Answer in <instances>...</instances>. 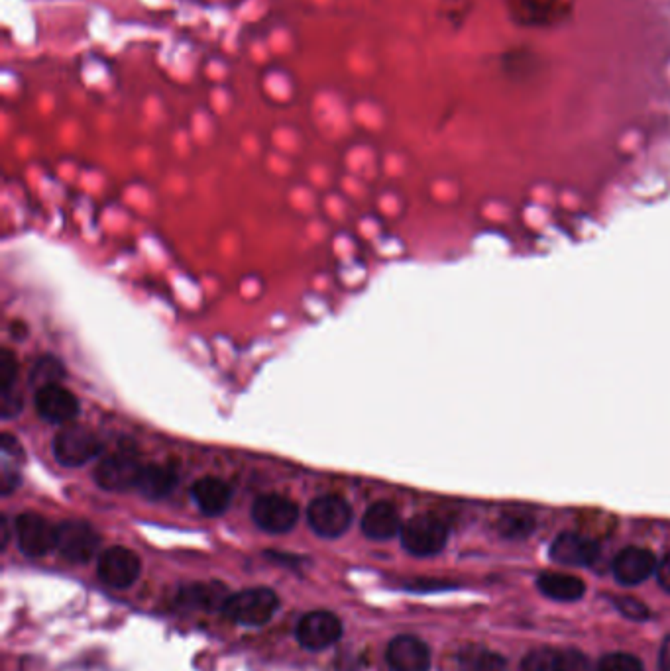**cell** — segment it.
<instances>
[{
  "mask_svg": "<svg viewBox=\"0 0 670 671\" xmlns=\"http://www.w3.org/2000/svg\"><path fill=\"white\" fill-rule=\"evenodd\" d=\"M2 548H6V544H8V538H10V524H8V518L2 517Z\"/></svg>",
  "mask_w": 670,
  "mask_h": 671,
  "instance_id": "d6a6232c",
  "label": "cell"
},
{
  "mask_svg": "<svg viewBox=\"0 0 670 671\" xmlns=\"http://www.w3.org/2000/svg\"><path fill=\"white\" fill-rule=\"evenodd\" d=\"M659 670L670 671V636L663 642V648L659 654Z\"/></svg>",
  "mask_w": 670,
  "mask_h": 671,
  "instance_id": "1f68e13d",
  "label": "cell"
},
{
  "mask_svg": "<svg viewBox=\"0 0 670 671\" xmlns=\"http://www.w3.org/2000/svg\"><path fill=\"white\" fill-rule=\"evenodd\" d=\"M354 511L340 495H321L307 507V522L321 538H340L352 524Z\"/></svg>",
  "mask_w": 670,
  "mask_h": 671,
  "instance_id": "8992f818",
  "label": "cell"
},
{
  "mask_svg": "<svg viewBox=\"0 0 670 671\" xmlns=\"http://www.w3.org/2000/svg\"><path fill=\"white\" fill-rule=\"evenodd\" d=\"M600 556V546L588 536L576 532H564L551 546V558L562 566L586 568L592 566Z\"/></svg>",
  "mask_w": 670,
  "mask_h": 671,
  "instance_id": "4fadbf2b",
  "label": "cell"
},
{
  "mask_svg": "<svg viewBox=\"0 0 670 671\" xmlns=\"http://www.w3.org/2000/svg\"><path fill=\"white\" fill-rule=\"evenodd\" d=\"M22 409H24V399L16 389H12L8 393H0V414H2L4 420L16 418L18 414L22 413Z\"/></svg>",
  "mask_w": 670,
  "mask_h": 671,
  "instance_id": "484cf974",
  "label": "cell"
},
{
  "mask_svg": "<svg viewBox=\"0 0 670 671\" xmlns=\"http://www.w3.org/2000/svg\"><path fill=\"white\" fill-rule=\"evenodd\" d=\"M34 407L42 420L59 426L73 422L81 411L77 397L61 383L38 389L34 395Z\"/></svg>",
  "mask_w": 670,
  "mask_h": 671,
  "instance_id": "8fae6325",
  "label": "cell"
},
{
  "mask_svg": "<svg viewBox=\"0 0 670 671\" xmlns=\"http://www.w3.org/2000/svg\"><path fill=\"white\" fill-rule=\"evenodd\" d=\"M22 483V477H20V471L16 467H10V465H2V473H0V489H2V495H10L14 493Z\"/></svg>",
  "mask_w": 670,
  "mask_h": 671,
  "instance_id": "f1b7e54d",
  "label": "cell"
},
{
  "mask_svg": "<svg viewBox=\"0 0 670 671\" xmlns=\"http://www.w3.org/2000/svg\"><path fill=\"white\" fill-rule=\"evenodd\" d=\"M342 636V622L331 611H313L297 622L295 638L311 652L325 650L336 644Z\"/></svg>",
  "mask_w": 670,
  "mask_h": 671,
  "instance_id": "30bf717a",
  "label": "cell"
},
{
  "mask_svg": "<svg viewBox=\"0 0 670 671\" xmlns=\"http://www.w3.org/2000/svg\"><path fill=\"white\" fill-rule=\"evenodd\" d=\"M18 379V360L10 350L0 352V393L16 389Z\"/></svg>",
  "mask_w": 670,
  "mask_h": 671,
  "instance_id": "603a6c76",
  "label": "cell"
},
{
  "mask_svg": "<svg viewBox=\"0 0 670 671\" xmlns=\"http://www.w3.org/2000/svg\"><path fill=\"white\" fill-rule=\"evenodd\" d=\"M615 607L619 609V613H623V615L629 617V619H649V609H647L641 601H637V599H629V597L615 599Z\"/></svg>",
  "mask_w": 670,
  "mask_h": 671,
  "instance_id": "4316f807",
  "label": "cell"
},
{
  "mask_svg": "<svg viewBox=\"0 0 670 671\" xmlns=\"http://www.w3.org/2000/svg\"><path fill=\"white\" fill-rule=\"evenodd\" d=\"M223 585L211 583V585H191L181 591V601L187 607H199V609H213L221 607L223 609L226 603V595H223Z\"/></svg>",
  "mask_w": 670,
  "mask_h": 671,
  "instance_id": "d6986e66",
  "label": "cell"
},
{
  "mask_svg": "<svg viewBox=\"0 0 670 671\" xmlns=\"http://www.w3.org/2000/svg\"><path fill=\"white\" fill-rule=\"evenodd\" d=\"M401 518L397 509L388 503V501H378L374 505H370L362 517V534L370 540H391L393 536H397L401 532Z\"/></svg>",
  "mask_w": 670,
  "mask_h": 671,
  "instance_id": "2e32d148",
  "label": "cell"
},
{
  "mask_svg": "<svg viewBox=\"0 0 670 671\" xmlns=\"http://www.w3.org/2000/svg\"><path fill=\"white\" fill-rule=\"evenodd\" d=\"M18 548L28 558H42L56 548L57 526L36 513H22L14 518Z\"/></svg>",
  "mask_w": 670,
  "mask_h": 671,
  "instance_id": "52a82bcc",
  "label": "cell"
},
{
  "mask_svg": "<svg viewBox=\"0 0 670 671\" xmlns=\"http://www.w3.org/2000/svg\"><path fill=\"white\" fill-rule=\"evenodd\" d=\"M537 585L547 597L557 599V601H578L586 591V585L582 579L574 575H566V573H557V571L541 573L537 579Z\"/></svg>",
  "mask_w": 670,
  "mask_h": 671,
  "instance_id": "ac0fdd59",
  "label": "cell"
},
{
  "mask_svg": "<svg viewBox=\"0 0 670 671\" xmlns=\"http://www.w3.org/2000/svg\"><path fill=\"white\" fill-rule=\"evenodd\" d=\"M101 548V534L83 520H65L57 524L56 550L71 564L91 562Z\"/></svg>",
  "mask_w": 670,
  "mask_h": 671,
  "instance_id": "5b68a950",
  "label": "cell"
},
{
  "mask_svg": "<svg viewBox=\"0 0 670 671\" xmlns=\"http://www.w3.org/2000/svg\"><path fill=\"white\" fill-rule=\"evenodd\" d=\"M67 371L65 365L59 362L54 356H44L38 362L34 363L30 371V383L38 389L48 387V385H59L65 379Z\"/></svg>",
  "mask_w": 670,
  "mask_h": 671,
  "instance_id": "44dd1931",
  "label": "cell"
},
{
  "mask_svg": "<svg viewBox=\"0 0 670 671\" xmlns=\"http://www.w3.org/2000/svg\"><path fill=\"white\" fill-rule=\"evenodd\" d=\"M458 662H460L462 671H503L505 668L502 656L488 652L484 648H478V646H470L462 650Z\"/></svg>",
  "mask_w": 670,
  "mask_h": 671,
  "instance_id": "ffe728a7",
  "label": "cell"
},
{
  "mask_svg": "<svg viewBox=\"0 0 670 671\" xmlns=\"http://www.w3.org/2000/svg\"><path fill=\"white\" fill-rule=\"evenodd\" d=\"M655 569H657V558L647 548L629 546L615 556V579L623 585H639L645 579H649Z\"/></svg>",
  "mask_w": 670,
  "mask_h": 671,
  "instance_id": "9a60e30c",
  "label": "cell"
},
{
  "mask_svg": "<svg viewBox=\"0 0 670 671\" xmlns=\"http://www.w3.org/2000/svg\"><path fill=\"white\" fill-rule=\"evenodd\" d=\"M232 487L221 477H201L191 485V499L205 517H221L232 503Z\"/></svg>",
  "mask_w": 670,
  "mask_h": 671,
  "instance_id": "5bb4252c",
  "label": "cell"
},
{
  "mask_svg": "<svg viewBox=\"0 0 670 671\" xmlns=\"http://www.w3.org/2000/svg\"><path fill=\"white\" fill-rule=\"evenodd\" d=\"M0 448H2L4 464L22 465L26 462V454H24L20 442H18L12 434L4 432V434L0 436Z\"/></svg>",
  "mask_w": 670,
  "mask_h": 671,
  "instance_id": "d4e9b609",
  "label": "cell"
},
{
  "mask_svg": "<svg viewBox=\"0 0 670 671\" xmlns=\"http://www.w3.org/2000/svg\"><path fill=\"white\" fill-rule=\"evenodd\" d=\"M657 577H659V583L665 591L670 593V554L659 564V569H657Z\"/></svg>",
  "mask_w": 670,
  "mask_h": 671,
  "instance_id": "4dcf8cb0",
  "label": "cell"
},
{
  "mask_svg": "<svg viewBox=\"0 0 670 671\" xmlns=\"http://www.w3.org/2000/svg\"><path fill=\"white\" fill-rule=\"evenodd\" d=\"M52 450L57 464L81 467L103 456V442L83 426H67L57 432Z\"/></svg>",
  "mask_w": 670,
  "mask_h": 671,
  "instance_id": "277c9868",
  "label": "cell"
},
{
  "mask_svg": "<svg viewBox=\"0 0 670 671\" xmlns=\"http://www.w3.org/2000/svg\"><path fill=\"white\" fill-rule=\"evenodd\" d=\"M533 522L527 517H505L502 520V532L505 536H525L529 534Z\"/></svg>",
  "mask_w": 670,
  "mask_h": 671,
  "instance_id": "83f0119b",
  "label": "cell"
},
{
  "mask_svg": "<svg viewBox=\"0 0 670 671\" xmlns=\"http://www.w3.org/2000/svg\"><path fill=\"white\" fill-rule=\"evenodd\" d=\"M598 671H643V664L639 658L623 652L608 654L600 660Z\"/></svg>",
  "mask_w": 670,
  "mask_h": 671,
  "instance_id": "cb8c5ba5",
  "label": "cell"
},
{
  "mask_svg": "<svg viewBox=\"0 0 670 671\" xmlns=\"http://www.w3.org/2000/svg\"><path fill=\"white\" fill-rule=\"evenodd\" d=\"M280 599L268 587L244 589L228 595L223 613L236 624L242 626H264L278 613Z\"/></svg>",
  "mask_w": 670,
  "mask_h": 671,
  "instance_id": "6da1fadb",
  "label": "cell"
},
{
  "mask_svg": "<svg viewBox=\"0 0 670 671\" xmlns=\"http://www.w3.org/2000/svg\"><path fill=\"white\" fill-rule=\"evenodd\" d=\"M144 464L134 448H120L118 452L103 456L93 471L95 483L111 493H126L138 487Z\"/></svg>",
  "mask_w": 670,
  "mask_h": 671,
  "instance_id": "7a4b0ae2",
  "label": "cell"
},
{
  "mask_svg": "<svg viewBox=\"0 0 670 671\" xmlns=\"http://www.w3.org/2000/svg\"><path fill=\"white\" fill-rule=\"evenodd\" d=\"M386 660L391 671H429L431 668L429 646L411 634H401L391 640Z\"/></svg>",
  "mask_w": 670,
  "mask_h": 671,
  "instance_id": "7c38bea8",
  "label": "cell"
},
{
  "mask_svg": "<svg viewBox=\"0 0 670 671\" xmlns=\"http://www.w3.org/2000/svg\"><path fill=\"white\" fill-rule=\"evenodd\" d=\"M254 524L270 534H285L299 522V507L280 493L260 495L252 505Z\"/></svg>",
  "mask_w": 670,
  "mask_h": 671,
  "instance_id": "ba28073f",
  "label": "cell"
},
{
  "mask_svg": "<svg viewBox=\"0 0 670 671\" xmlns=\"http://www.w3.org/2000/svg\"><path fill=\"white\" fill-rule=\"evenodd\" d=\"M142 571V562L136 552L114 546L105 550L97 560V575L99 579L112 589H128L132 587Z\"/></svg>",
  "mask_w": 670,
  "mask_h": 671,
  "instance_id": "9c48e42d",
  "label": "cell"
},
{
  "mask_svg": "<svg viewBox=\"0 0 670 671\" xmlns=\"http://www.w3.org/2000/svg\"><path fill=\"white\" fill-rule=\"evenodd\" d=\"M523 671H562V650L537 648L531 650L521 664Z\"/></svg>",
  "mask_w": 670,
  "mask_h": 671,
  "instance_id": "7402d4cb",
  "label": "cell"
},
{
  "mask_svg": "<svg viewBox=\"0 0 670 671\" xmlns=\"http://www.w3.org/2000/svg\"><path fill=\"white\" fill-rule=\"evenodd\" d=\"M562 671H588V660L578 650H562Z\"/></svg>",
  "mask_w": 670,
  "mask_h": 671,
  "instance_id": "f546056e",
  "label": "cell"
},
{
  "mask_svg": "<svg viewBox=\"0 0 670 671\" xmlns=\"http://www.w3.org/2000/svg\"><path fill=\"white\" fill-rule=\"evenodd\" d=\"M403 548L417 558H431L445 550L448 542L447 524L435 515H417L401 526Z\"/></svg>",
  "mask_w": 670,
  "mask_h": 671,
  "instance_id": "3957f363",
  "label": "cell"
},
{
  "mask_svg": "<svg viewBox=\"0 0 670 671\" xmlns=\"http://www.w3.org/2000/svg\"><path fill=\"white\" fill-rule=\"evenodd\" d=\"M179 485V473L173 465L144 464L138 479L136 491L150 501H160L169 497Z\"/></svg>",
  "mask_w": 670,
  "mask_h": 671,
  "instance_id": "e0dca14e",
  "label": "cell"
}]
</instances>
